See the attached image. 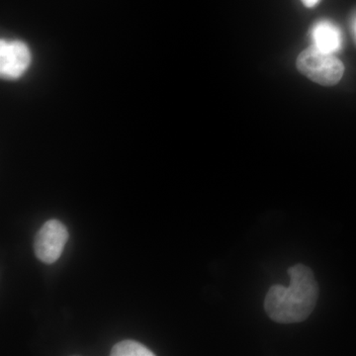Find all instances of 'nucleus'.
Segmentation results:
<instances>
[{
  "instance_id": "f257e3e1",
  "label": "nucleus",
  "mask_w": 356,
  "mask_h": 356,
  "mask_svg": "<svg viewBox=\"0 0 356 356\" xmlns=\"http://www.w3.org/2000/svg\"><path fill=\"white\" fill-rule=\"evenodd\" d=\"M289 286L270 287L264 300L267 316L278 324H295L306 321L317 304L320 288L310 267L296 264L287 270Z\"/></svg>"
},
{
  "instance_id": "0eeeda50",
  "label": "nucleus",
  "mask_w": 356,
  "mask_h": 356,
  "mask_svg": "<svg viewBox=\"0 0 356 356\" xmlns=\"http://www.w3.org/2000/svg\"><path fill=\"white\" fill-rule=\"evenodd\" d=\"M302 2H303L304 6L311 8V7L317 6L320 0H302Z\"/></svg>"
},
{
  "instance_id": "6e6552de",
  "label": "nucleus",
  "mask_w": 356,
  "mask_h": 356,
  "mask_svg": "<svg viewBox=\"0 0 356 356\" xmlns=\"http://www.w3.org/2000/svg\"><path fill=\"white\" fill-rule=\"evenodd\" d=\"M353 34H355V37L356 39V15L355 16V18H353Z\"/></svg>"
},
{
  "instance_id": "f03ea898",
  "label": "nucleus",
  "mask_w": 356,
  "mask_h": 356,
  "mask_svg": "<svg viewBox=\"0 0 356 356\" xmlns=\"http://www.w3.org/2000/svg\"><path fill=\"white\" fill-rule=\"evenodd\" d=\"M297 69L311 81L325 86L339 83L344 72L343 63L334 54L320 50L314 44L300 54Z\"/></svg>"
},
{
  "instance_id": "20e7f679",
  "label": "nucleus",
  "mask_w": 356,
  "mask_h": 356,
  "mask_svg": "<svg viewBox=\"0 0 356 356\" xmlns=\"http://www.w3.org/2000/svg\"><path fill=\"white\" fill-rule=\"evenodd\" d=\"M32 63L28 44L20 40L3 39L0 42V74L6 81L22 77Z\"/></svg>"
},
{
  "instance_id": "39448f33",
  "label": "nucleus",
  "mask_w": 356,
  "mask_h": 356,
  "mask_svg": "<svg viewBox=\"0 0 356 356\" xmlns=\"http://www.w3.org/2000/svg\"><path fill=\"white\" fill-rule=\"evenodd\" d=\"M314 46L327 53L334 54L341 50L343 35L341 30L330 21H320L312 29Z\"/></svg>"
},
{
  "instance_id": "423d86ee",
  "label": "nucleus",
  "mask_w": 356,
  "mask_h": 356,
  "mask_svg": "<svg viewBox=\"0 0 356 356\" xmlns=\"http://www.w3.org/2000/svg\"><path fill=\"white\" fill-rule=\"evenodd\" d=\"M110 355L112 356H154V353L143 343L132 339H126L115 344Z\"/></svg>"
},
{
  "instance_id": "7ed1b4c3",
  "label": "nucleus",
  "mask_w": 356,
  "mask_h": 356,
  "mask_svg": "<svg viewBox=\"0 0 356 356\" xmlns=\"http://www.w3.org/2000/svg\"><path fill=\"white\" fill-rule=\"evenodd\" d=\"M67 240L69 231L64 222L57 219L49 220L35 236V255L43 264H55L64 252Z\"/></svg>"
}]
</instances>
